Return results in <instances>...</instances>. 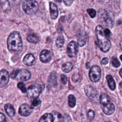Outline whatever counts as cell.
Masks as SVG:
<instances>
[{
	"instance_id": "83f0119b",
	"label": "cell",
	"mask_w": 122,
	"mask_h": 122,
	"mask_svg": "<svg viewBox=\"0 0 122 122\" xmlns=\"http://www.w3.org/2000/svg\"><path fill=\"white\" fill-rule=\"evenodd\" d=\"M17 87L19 89H20L21 90V91L23 93H25L26 92H27V90L26 87V86L25 84L22 82H19L17 84Z\"/></svg>"
},
{
	"instance_id": "4316f807",
	"label": "cell",
	"mask_w": 122,
	"mask_h": 122,
	"mask_svg": "<svg viewBox=\"0 0 122 122\" xmlns=\"http://www.w3.org/2000/svg\"><path fill=\"white\" fill-rule=\"evenodd\" d=\"M112 64L113 67L118 68L120 66V62L118 59L116 57H112Z\"/></svg>"
},
{
	"instance_id": "3957f363",
	"label": "cell",
	"mask_w": 122,
	"mask_h": 122,
	"mask_svg": "<svg viewBox=\"0 0 122 122\" xmlns=\"http://www.w3.org/2000/svg\"><path fill=\"white\" fill-rule=\"evenodd\" d=\"M100 102L103 112L107 115L112 114L115 110V107L110 97L106 93H102L100 97Z\"/></svg>"
},
{
	"instance_id": "d4e9b609",
	"label": "cell",
	"mask_w": 122,
	"mask_h": 122,
	"mask_svg": "<svg viewBox=\"0 0 122 122\" xmlns=\"http://www.w3.org/2000/svg\"><path fill=\"white\" fill-rule=\"evenodd\" d=\"M55 43L58 48H61L62 47L64 43V39L63 37L62 36H59L56 40Z\"/></svg>"
},
{
	"instance_id": "277c9868",
	"label": "cell",
	"mask_w": 122,
	"mask_h": 122,
	"mask_svg": "<svg viewBox=\"0 0 122 122\" xmlns=\"http://www.w3.org/2000/svg\"><path fill=\"white\" fill-rule=\"evenodd\" d=\"M22 9L28 15L35 14L39 9L38 3L35 0H24L22 4Z\"/></svg>"
},
{
	"instance_id": "d590c367",
	"label": "cell",
	"mask_w": 122,
	"mask_h": 122,
	"mask_svg": "<svg viewBox=\"0 0 122 122\" xmlns=\"http://www.w3.org/2000/svg\"><path fill=\"white\" fill-rule=\"evenodd\" d=\"M64 4L67 7L70 6L73 2V0H63Z\"/></svg>"
},
{
	"instance_id": "ba28073f",
	"label": "cell",
	"mask_w": 122,
	"mask_h": 122,
	"mask_svg": "<svg viewBox=\"0 0 122 122\" xmlns=\"http://www.w3.org/2000/svg\"><path fill=\"white\" fill-rule=\"evenodd\" d=\"M99 15L100 19L103 23L107 27H112L113 25V20L110 17L107 12L104 10H102L99 11Z\"/></svg>"
},
{
	"instance_id": "9a60e30c",
	"label": "cell",
	"mask_w": 122,
	"mask_h": 122,
	"mask_svg": "<svg viewBox=\"0 0 122 122\" xmlns=\"http://www.w3.org/2000/svg\"><path fill=\"white\" fill-rule=\"evenodd\" d=\"M48 83L51 87H55L57 85V75L56 71L51 72L48 79Z\"/></svg>"
},
{
	"instance_id": "d6986e66",
	"label": "cell",
	"mask_w": 122,
	"mask_h": 122,
	"mask_svg": "<svg viewBox=\"0 0 122 122\" xmlns=\"http://www.w3.org/2000/svg\"><path fill=\"white\" fill-rule=\"evenodd\" d=\"M39 122H53V115L52 113H46L40 118Z\"/></svg>"
},
{
	"instance_id": "6da1fadb",
	"label": "cell",
	"mask_w": 122,
	"mask_h": 122,
	"mask_svg": "<svg viewBox=\"0 0 122 122\" xmlns=\"http://www.w3.org/2000/svg\"><path fill=\"white\" fill-rule=\"evenodd\" d=\"M7 47L10 51L19 53L22 49V41L20 33L13 31L10 33L7 39Z\"/></svg>"
},
{
	"instance_id": "836d02e7",
	"label": "cell",
	"mask_w": 122,
	"mask_h": 122,
	"mask_svg": "<svg viewBox=\"0 0 122 122\" xmlns=\"http://www.w3.org/2000/svg\"><path fill=\"white\" fill-rule=\"evenodd\" d=\"M63 122H71V119L69 115L65 114L64 116L63 117Z\"/></svg>"
},
{
	"instance_id": "7a4b0ae2",
	"label": "cell",
	"mask_w": 122,
	"mask_h": 122,
	"mask_svg": "<svg viewBox=\"0 0 122 122\" xmlns=\"http://www.w3.org/2000/svg\"><path fill=\"white\" fill-rule=\"evenodd\" d=\"M95 31L100 49L103 52H108L111 48V43L110 40L104 35L102 25H97L95 28Z\"/></svg>"
},
{
	"instance_id": "74e56055",
	"label": "cell",
	"mask_w": 122,
	"mask_h": 122,
	"mask_svg": "<svg viewBox=\"0 0 122 122\" xmlns=\"http://www.w3.org/2000/svg\"><path fill=\"white\" fill-rule=\"evenodd\" d=\"M0 122H6V117L4 114L2 113H0Z\"/></svg>"
},
{
	"instance_id": "7bdbcfd3",
	"label": "cell",
	"mask_w": 122,
	"mask_h": 122,
	"mask_svg": "<svg viewBox=\"0 0 122 122\" xmlns=\"http://www.w3.org/2000/svg\"><path fill=\"white\" fill-rule=\"evenodd\" d=\"M111 122V121H108V122Z\"/></svg>"
},
{
	"instance_id": "44dd1931",
	"label": "cell",
	"mask_w": 122,
	"mask_h": 122,
	"mask_svg": "<svg viewBox=\"0 0 122 122\" xmlns=\"http://www.w3.org/2000/svg\"><path fill=\"white\" fill-rule=\"evenodd\" d=\"M106 78L108 84L110 89L112 91L114 90L116 88V85L111 75H108L106 76Z\"/></svg>"
},
{
	"instance_id": "1f68e13d",
	"label": "cell",
	"mask_w": 122,
	"mask_h": 122,
	"mask_svg": "<svg viewBox=\"0 0 122 122\" xmlns=\"http://www.w3.org/2000/svg\"><path fill=\"white\" fill-rule=\"evenodd\" d=\"M19 70H19V69H16V70H15L13 71L10 74V78L13 79H16L17 78V76H18V73H19Z\"/></svg>"
},
{
	"instance_id": "4fadbf2b",
	"label": "cell",
	"mask_w": 122,
	"mask_h": 122,
	"mask_svg": "<svg viewBox=\"0 0 122 122\" xmlns=\"http://www.w3.org/2000/svg\"><path fill=\"white\" fill-rule=\"evenodd\" d=\"M52 59V54L51 52L47 50H42L40 54V59L43 63L49 62Z\"/></svg>"
},
{
	"instance_id": "f546056e",
	"label": "cell",
	"mask_w": 122,
	"mask_h": 122,
	"mask_svg": "<svg viewBox=\"0 0 122 122\" xmlns=\"http://www.w3.org/2000/svg\"><path fill=\"white\" fill-rule=\"evenodd\" d=\"M87 12L92 18H94L96 16V11L93 9H87Z\"/></svg>"
},
{
	"instance_id": "e575fe53",
	"label": "cell",
	"mask_w": 122,
	"mask_h": 122,
	"mask_svg": "<svg viewBox=\"0 0 122 122\" xmlns=\"http://www.w3.org/2000/svg\"><path fill=\"white\" fill-rule=\"evenodd\" d=\"M104 35L106 36V37H107L108 38V37H110V36L111 35V32L108 29H105L104 30Z\"/></svg>"
},
{
	"instance_id": "4dcf8cb0",
	"label": "cell",
	"mask_w": 122,
	"mask_h": 122,
	"mask_svg": "<svg viewBox=\"0 0 122 122\" xmlns=\"http://www.w3.org/2000/svg\"><path fill=\"white\" fill-rule=\"evenodd\" d=\"M87 115H88V119L90 120L91 121L93 119V118L94 117L95 115V112H94L92 110H90L87 113Z\"/></svg>"
},
{
	"instance_id": "5b68a950",
	"label": "cell",
	"mask_w": 122,
	"mask_h": 122,
	"mask_svg": "<svg viewBox=\"0 0 122 122\" xmlns=\"http://www.w3.org/2000/svg\"><path fill=\"white\" fill-rule=\"evenodd\" d=\"M42 90L41 86L37 83L30 85L27 90V96L31 99H35L38 97Z\"/></svg>"
},
{
	"instance_id": "5bb4252c",
	"label": "cell",
	"mask_w": 122,
	"mask_h": 122,
	"mask_svg": "<svg viewBox=\"0 0 122 122\" xmlns=\"http://www.w3.org/2000/svg\"><path fill=\"white\" fill-rule=\"evenodd\" d=\"M51 18L52 20L56 19L58 16V10L57 5L52 2H49Z\"/></svg>"
},
{
	"instance_id": "8992f818",
	"label": "cell",
	"mask_w": 122,
	"mask_h": 122,
	"mask_svg": "<svg viewBox=\"0 0 122 122\" xmlns=\"http://www.w3.org/2000/svg\"><path fill=\"white\" fill-rule=\"evenodd\" d=\"M87 97L92 102H96L98 101V92L97 90L90 85H86L84 87Z\"/></svg>"
},
{
	"instance_id": "ffe728a7",
	"label": "cell",
	"mask_w": 122,
	"mask_h": 122,
	"mask_svg": "<svg viewBox=\"0 0 122 122\" xmlns=\"http://www.w3.org/2000/svg\"><path fill=\"white\" fill-rule=\"evenodd\" d=\"M1 9L3 12H8L10 10V2L6 0H1L0 1Z\"/></svg>"
},
{
	"instance_id": "30bf717a",
	"label": "cell",
	"mask_w": 122,
	"mask_h": 122,
	"mask_svg": "<svg viewBox=\"0 0 122 122\" xmlns=\"http://www.w3.org/2000/svg\"><path fill=\"white\" fill-rule=\"evenodd\" d=\"M9 78L8 71L5 69H2L0 72V86L1 88L5 87L8 84Z\"/></svg>"
},
{
	"instance_id": "484cf974",
	"label": "cell",
	"mask_w": 122,
	"mask_h": 122,
	"mask_svg": "<svg viewBox=\"0 0 122 122\" xmlns=\"http://www.w3.org/2000/svg\"><path fill=\"white\" fill-rule=\"evenodd\" d=\"M68 104L71 108L74 107L76 105V98L72 94H70L68 96Z\"/></svg>"
},
{
	"instance_id": "8d00e7d4",
	"label": "cell",
	"mask_w": 122,
	"mask_h": 122,
	"mask_svg": "<svg viewBox=\"0 0 122 122\" xmlns=\"http://www.w3.org/2000/svg\"><path fill=\"white\" fill-rule=\"evenodd\" d=\"M108 61H109L108 58L107 57H105L102 59L101 63L103 65H106L108 63Z\"/></svg>"
},
{
	"instance_id": "ab89813d",
	"label": "cell",
	"mask_w": 122,
	"mask_h": 122,
	"mask_svg": "<svg viewBox=\"0 0 122 122\" xmlns=\"http://www.w3.org/2000/svg\"><path fill=\"white\" fill-rule=\"evenodd\" d=\"M120 47H121V49L122 50V40H121V41H120Z\"/></svg>"
},
{
	"instance_id": "603a6c76",
	"label": "cell",
	"mask_w": 122,
	"mask_h": 122,
	"mask_svg": "<svg viewBox=\"0 0 122 122\" xmlns=\"http://www.w3.org/2000/svg\"><path fill=\"white\" fill-rule=\"evenodd\" d=\"M73 68V65L70 62H66L63 64L61 67L62 71L66 73L71 71Z\"/></svg>"
},
{
	"instance_id": "f35d334b",
	"label": "cell",
	"mask_w": 122,
	"mask_h": 122,
	"mask_svg": "<svg viewBox=\"0 0 122 122\" xmlns=\"http://www.w3.org/2000/svg\"><path fill=\"white\" fill-rule=\"evenodd\" d=\"M119 74H120V76L122 77V68L120 70V71H119Z\"/></svg>"
},
{
	"instance_id": "d6a6232c",
	"label": "cell",
	"mask_w": 122,
	"mask_h": 122,
	"mask_svg": "<svg viewBox=\"0 0 122 122\" xmlns=\"http://www.w3.org/2000/svg\"><path fill=\"white\" fill-rule=\"evenodd\" d=\"M61 82L63 84H66L67 81V77L66 75H65L63 74H61Z\"/></svg>"
},
{
	"instance_id": "60d3db41",
	"label": "cell",
	"mask_w": 122,
	"mask_h": 122,
	"mask_svg": "<svg viewBox=\"0 0 122 122\" xmlns=\"http://www.w3.org/2000/svg\"><path fill=\"white\" fill-rule=\"evenodd\" d=\"M119 85H120V87H122V81H121V82L120 83V84H119Z\"/></svg>"
},
{
	"instance_id": "b9f144b4",
	"label": "cell",
	"mask_w": 122,
	"mask_h": 122,
	"mask_svg": "<svg viewBox=\"0 0 122 122\" xmlns=\"http://www.w3.org/2000/svg\"><path fill=\"white\" fill-rule=\"evenodd\" d=\"M120 59L121 60V61H122V55H121L120 56Z\"/></svg>"
},
{
	"instance_id": "9c48e42d",
	"label": "cell",
	"mask_w": 122,
	"mask_h": 122,
	"mask_svg": "<svg viewBox=\"0 0 122 122\" xmlns=\"http://www.w3.org/2000/svg\"><path fill=\"white\" fill-rule=\"evenodd\" d=\"M78 52V47L75 41H71L67 46V53L70 58H73L76 56Z\"/></svg>"
},
{
	"instance_id": "7402d4cb",
	"label": "cell",
	"mask_w": 122,
	"mask_h": 122,
	"mask_svg": "<svg viewBox=\"0 0 122 122\" xmlns=\"http://www.w3.org/2000/svg\"><path fill=\"white\" fill-rule=\"evenodd\" d=\"M27 40L31 43H38L40 41V37L34 33H30L27 37Z\"/></svg>"
},
{
	"instance_id": "e0dca14e",
	"label": "cell",
	"mask_w": 122,
	"mask_h": 122,
	"mask_svg": "<svg viewBox=\"0 0 122 122\" xmlns=\"http://www.w3.org/2000/svg\"><path fill=\"white\" fill-rule=\"evenodd\" d=\"M87 35L85 32H82L79 34L78 37V44L81 46H83L86 43Z\"/></svg>"
},
{
	"instance_id": "7c38bea8",
	"label": "cell",
	"mask_w": 122,
	"mask_h": 122,
	"mask_svg": "<svg viewBox=\"0 0 122 122\" xmlns=\"http://www.w3.org/2000/svg\"><path fill=\"white\" fill-rule=\"evenodd\" d=\"M31 77L30 71L26 69H22L19 70L16 79H19L21 81H27L30 80Z\"/></svg>"
},
{
	"instance_id": "cb8c5ba5",
	"label": "cell",
	"mask_w": 122,
	"mask_h": 122,
	"mask_svg": "<svg viewBox=\"0 0 122 122\" xmlns=\"http://www.w3.org/2000/svg\"><path fill=\"white\" fill-rule=\"evenodd\" d=\"M52 114L53 115V122H62L63 118L60 112L53 111Z\"/></svg>"
},
{
	"instance_id": "8fae6325",
	"label": "cell",
	"mask_w": 122,
	"mask_h": 122,
	"mask_svg": "<svg viewBox=\"0 0 122 122\" xmlns=\"http://www.w3.org/2000/svg\"><path fill=\"white\" fill-rule=\"evenodd\" d=\"M33 109L27 103L21 104L19 109V113L23 116H28L32 112Z\"/></svg>"
},
{
	"instance_id": "f1b7e54d",
	"label": "cell",
	"mask_w": 122,
	"mask_h": 122,
	"mask_svg": "<svg viewBox=\"0 0 122 122\" xmlns=\"http://www.w3.org/2000/svg\"><path fill=\"white\" fill-rule=\"evenodd\" d=\"M41 103V101L39 98H37L34 99V100L32 101L31 104L30 105V107L32 109H33L34 107H36L40 105Z\"/></svg>"
},
{
	"instance_id": "52a82bcc",
	"label": "cell",
	"mask_w": 122,
	"mask_h": 122,
	"mask_svg": "<svg viewBox=\"0 0 122 122\" xmlns=\"http://www.w3.org/2000/svg\"><path fill=\"white\" fill-rule=\"evenodd\" d=\"M90 80L93 82L98 81L101 77V70L98 65H93L90 69L89 73Z\"/></svg>"
},
{
	"instance_id": "2e32d148",
	"label": "cell",
	"mask_w": 122,
	"mask_h": 122,
	"mask_svg": "<svg viewBox=\"0 0 122 122\" xmlns=\"http://www.w3.org/2000/svg\"><path fill=\"white\" fill-rule=\"evenodd\" d=\"M23 62L27 66H32L34 63L35 57L32 54L28 53L24 56L23 59Z\"/></svg>"
},
{
	"instance_id": "ac0fdd59",
	"label": "cell",
	"mask_w": 122,
	"mask_h": 122,
	"mask_svg": "<svg viewBox=\"0 0 122 122\" xmlns=\"http://www.w3.org/2000/svg\"><path fill=\"white\" fill-rule=\"evenodd\" d=\"M5 110L7 114L10 117L14 116L15 114V111L13 106L10 103H6L4 106Z\"/></svg>"
}]
</instances>
